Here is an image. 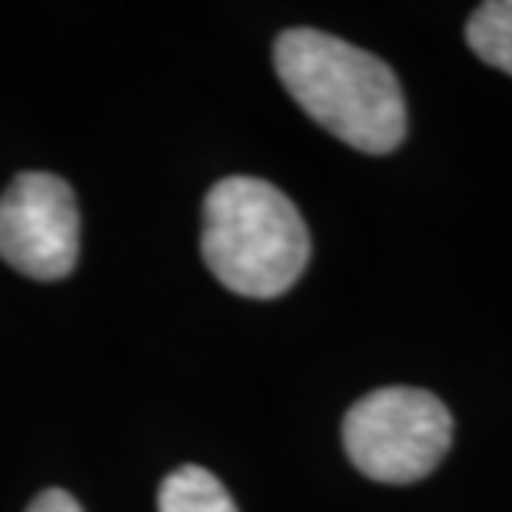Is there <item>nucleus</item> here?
<instances>
[{"mask_svg":"<svg viewBox=\"0 0 512 512\" xmlns=\"http://www.w3.org/2000/svg\"><path fill=\"white\" fill-rule=\"evenodd\" d=\"M273 64L290 97L336 140L363 153H389L403 143V87L370 50L296 27L276 37Z\"/></svg>","mask_w":512,"mask_h":512,"instance_id":"nucleus-1","label":"nucleus"},{"mask_svg":"<svg viewBox=\"0 0 512 512\" xmlns=\"http://www.w3.org/2000/svg\"><path fill=\"white\" fill-rule=\"evenodd\" d=\"M203 260L227 290L273 300L300 280L310 233L293 200L256 177H227L203 203Z\"/></svg>","mask_w":512,"mask_h":512,"instance_id":"nucleus-2","label":"nucleus"},{"mask_svg":"<svg viewBox=\"0 0 512 512\" xmlns=\"http://www.w3.org/2000/svg\"><path fill=\"white\" fill-rule=\"evenodd\" d=\"M343 446L353 466L376 483H419L453 446V416L426 389L383 386L350 406Z\"/></svg>","mask_w":512,"mask_h":512,"instance_id":"nucleus-3","label":"nucleus"},{"mask_svg":"<svg viewBox=\"0 0 512 512\" xmlns=\"http://www.w3.org/2000/svg\"><path fill=\"white\" fill-rule=\"evenodd\" d=\"M80 256L77 197L54 173H20L0 197V260L34 280H64Z\"/></svg>","mask_w":512,"mask_h":512,"instance_id":"nucleus-4","label":"nucleus"},{"mask_svg":"<svg viewBox=\"0 0 512 512\" xmlns=\"http://www.w3.org/2000/svg\"><path fill=\"white\" fill-rule=\"evenodd\" d=\"M160 512H240L227 486L203 466H180L160 483Z\"/></svg>","mask_w":512,"mask_h":512,"instance_id":"nucleus-5","label":"nucleus"},{"mask_svg":"<svg viewBox=\"0 0 512 512\" xmlns=\"http://www.w3.org/2000/svg\"><path fill=\"white\" fill-rule=\"evenodd\" d=\"M466 40L476 57L512 77V0H489L473 10Z\"/></svg>","mask_w":512,"mask_h":512,"instance_id":"nucleus-6","label":"nucleus"},{"mask_svg":"<svg viewBox=\"0 0 512 512\" xmlns=\"http://www.w3.org/2000/svg\"><path fill=\"white\" fill-rule=\"evenodd\" d=\"M27 512H84V509H80L77 499L64 493V489H44V493L30 503Z\"/></svg>","mask_w":512,"mask_h":512,"instance_id":"nucleus-7","label":"nucleus"}]
</instances>
